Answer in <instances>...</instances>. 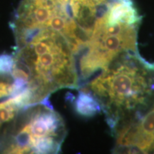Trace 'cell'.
Returning <instances> with one entry per match:
<instances>
[{"label": "cell", "instance_id": "6da1fadb", "mask_svg": "<svg viewBox=\"0 0 154 154\" xmlns=\"http://www.w3.org/2000/svg\"><path fill=\"white\" fill-rule=\"evenodd\" d=\"M12 74L22 82L32 104L61 88H78L79 75L68 40L49 29L37 30L16 44Z\"/></svg>", "mask_w": 154, "mask_h": 154}, {"label": "cell", "instance_id": "7a4b0ae2", "mask_svg": "<svg viewBox=\"0 0 154 154\" xmlns=\"http://www.w3.org/2000/svg\"><path fill=\"white\" fill-rule=\"evenodd\" d=\"M82 89L93 94L104 111L113 134L140 117L154 103V64L138 52H126L92 77Z\"/></svg>", "mask_w": 154, "mask_h": 154}, {"label": "cell", "instance_id": "3957f363", "mask_svg": "<svg viewBox=\"0 0 154 154\" xmlns=\"http://www.w3.org/2000/svg\"><path fill=\"white\" fill-rule=\"evenodd\" d=\"M67 131L49 103L29 106L19 113L1 153H57Z\"/></svg>", "mask_w": 154, "mask_h": 154}, {"label": "cell", "instance_id": "277c9868", "mask_svg": "<svg viewBox=\"0 0 154 154\" xmlns=\"http://www.w3.org/2000/svg\"><path fill=\"white\" fill-rule=\"evenodd\" d=\"M139 24L131 22L111 23L106 18L100 21L81 51L79 70L82 79L89 80L123 54L138 52Z\"/></svg>", "mask_w": 154, "mask_h": 154}, {"label": "cell", "instance_id": "5b68a950", "mask_svg": "<svg viewBox=\"0 0 154 154\" xmlns=\"http://www.w3.org/2000/svg\"><path fill=\"white\" fill-rule=\"evenodd\" d=\"M115 153H151L154 142V103L140 117L116 131Z\"/></svg>", "mask_w": 154, "mask_h": 154}, {"label": "cell", "instance_id": "8992f818", "mask_svg": "<svg viewBox=\"0 0 154 154\" xmlns=\"http://www.w3.org/2000/svg\"><path fill=\"white\" fill-rule=\"evenodd\" d=\"M29 100L23 94L0 100V153L12 130L17 117L29 106Z\"/></svg>", "mask_w": 154, "mask_h": 154}, {"label": "cell", "instance_id": "52a82bcc", "mask_svg": "<svg viewBox=\"0 0 154 154\" xmlns=\"http://www.w3.org/2000/svg\"><path fill=\"white\" fill-rule=\"evenodd\" d=\"M74 106L76 112L84 117H92L102 111L97 99L91 92L84 89L79 92Z\"/></svg>", "mask_w": 154, "mask_h": 154}, {"label": "cell", "instance_id": "ba28073f", "mask_svg": "<svg viewBox=\"0 0 154 154\" xmlns=\"http://www.w3.org/2000/svg\"><path fill=\"white\" fill-rule=\"evenodd\" d=\"M18 88L12 74H0V100L16 94Z\"/></svg>", "mask_w": 154, "mask_h": 154}, {"label": "cell", "instance_id": "9c48e42d", "mask_svg": "<svg viewBox=\"0 0 154 154\" xmlns=\"http://www.w3.org/2000/svg\"><path fill=\"white\" fill-rule=\"evenodd\" d=\"M14 65L13 55H0V74H12Z\"/></svg>", "mask_w": 154, "mask_h": 154}, {"label": "cell", "instance_id": "30bf717a", "mask_svg": "<svg viewBox=\"0 0 154 154\" xmlns=\"http://www.w3.org/2000/svg\"><path fill=\"white\" fill-rule=\"evenodd\" d=\"M151 153H154V142H153V146H152V149H151Z\"/></svg>", "mask_w": 154, "mask_h": 154}]
</instances>
